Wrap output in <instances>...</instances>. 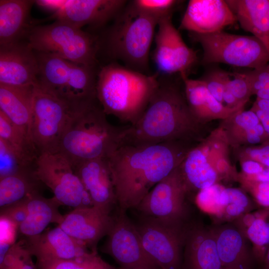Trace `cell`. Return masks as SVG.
Listing matches in <instances>:
<instances>
[{"label": "cell", "instance_id": "21", "mask_svg": "<svg viewBox=\"0 0 269 269\" xmlns=\"http://www.w3.org/2000/svg\"><path fill=\"white\" fill-rule=\"evenodd\" d=\"M212 229L188 227L182 269H223Z\"/></svg>", "mask_w": 269, "mask_h": 269}, {"label": "cell", "instance_id": "40", "mask_svg": "<svg viewBox=\"0 0 269 269\" xmlns=\"http://www.w3.org/2000/svg\"><path fill=\"white\" fill-rule=\"evenodd\" d=\"M237 181L243 190L249 192L258 205L263 208H269V182L247 179L238 173Z\"/></svg>", "mask_w": 269, "mask_h": 269}, {"label": "cell", "instance_id": "25", "mask_svg": "<svg viewBox=\"0 0 269 269\" xmlns=\"http://www.w3.org/2000/svg\"><path fill=\"white\" fill-rule=\"evenodd\" d=\"M219 126L224 131L233 149L269 142V134L257 115L250 109L236 111L221 120Z\"/></svg>", "mask_w": 269, "mask_h": 269}, {"label": "cell", "instance_id": "33", "mask_svg": "<svg viewBox=\"0 0 269 269\" xmlns=\"http://www.w3.org/2000/svg\"><path fill=\"white\" fill-rule=\"evenodd\" d=\"M245 218L243 231L253 244L254 261L263 265L269 246V208L247 213Z\"/></svg>", "mask_w": 269, "mask_h": 269}, {"label": "cell", "instance_id": "54", "mask_svg": "<svg viewBox=\"0 0 269 269\" xmlns=\"http://www.w3.org/2000/svg\"></svg>", "mask_w": 269, "mask_h": 269}, {"label": "cell", "instance_id": "47", "mask_svg": "<svg viewBox=\"0 0 269 269\" xmlns=\"http://www.w3.org/2000/svg\"><path fill=\"white\" fill-rule=\"evenodd\" d=\"M66 0H36L39 5L45 8L55 10L59 9L65 3Z\"/></svg>", "mask_w": 269, "mask_h": 269}, {"label": "cell", "instance_id": "45", "mask_svg": "<svg viewBox=\"0 0 269 269\" xmlns=\"http://www.w3.org/2000/svg\"><path fill=\"white\" fill-rule=\"evenodd\" d=\"M0 264L8 252L10 244L14 241V231L18 226L8 220L0 217Z\"/></svg>", "mask_w": 269, "mask_h": 269}, {"label": "cell", "instance_id": "53", "mask_svg": "<svg viewBox=\"0 0 269 269\" xmlns=\"http://www.w3.org/2000/svg\"><path fill=\"white\" fill-rule=\"evenodd\" d=\"M223 269H233L224 268Z\"/></svg>", "mask_w": 269, "mask_h": 269}, {"label": "cell", "instance_id": "7", "mask_svg": "<svg viewBox=\"0 0 269 269\" xmlns=\"http://www.w3.org/2000/svg\"><path fill=\"white\" fill-rule=\"evenodd\" d=\"M26 41L35 52L53 54L78 64L95 66L97 63L98 38L64 21L34 26Z\"/></svg>", "mask_w": 269, "mask_h": 269}, {"label": "cell", "instance_id": "51", "mask_svg": "<svg viewBox=\"0 0 269 269\" xmlns=\"http://www.w3.org/2000/svg\"><path fill=\"white\" fill-rule=\"evenodd\" d=\"M263 269H269V246L263 265Z\"/></svg>", "mask_w": 269, "mask_h": 269}, {"label": "cell", "instance_id": "36", "mask_svg": "<svg viewBox=\"0 0 269 269\" xmlns=\"http://www.w3.org/2000/svg\"><path fill=\"white\" fill-rule=\"evenodd\" d=\"M178 2L175 0H134L128 1L127 6L136 13L160 20L165 16L171 15Z\"/></svg>", "mask_w": 269, "mask_h": 269}, {"label": "cell", "instance_id": "39", "mask_svg": "<svg viewBox=\"0 0 269 269\" xmlns=\"http://www.w3.org/2000/svg\"><path fill=\"white\" fill-rule=\"evenodd\" d=\"M249 82L252 95L269 99V63L244 73Z\"/></svg>", "mask_w": 269, "mask_h": 269}, {"label": "cell", "instance_id": "42", "mask_svg": "<svg viewBox=\"0 0 269 269\" xmlns=\"http://www.w3.org/2000/svg\"><path fill=\"white\" fill-rule=\"evenodd\" d=\"M228 79L225 89L229 91L238 101L246 105L252 96L250 85L245 73H234Z\"/></svg>", "mask_w": 269, "mask_h": 269}, {"label": "cell", "instance_id": "37", "mask_svg": "<svg viewBox=\"0 0 269 269\" xmlns=\"http://www.w3.org/2000/svg\"><path fill=\"white\" fill-rule=\"evenodd\" d=\"M224 188L217 183L198 191L196 199L198 206L206 213L219 217L222 212L221 195Z\"/></svg>", "mask_w": 269, "mask_h": 269}, {"label": "cell", "instance_id": "23", "mask_svg": "<svg viewBox=\"0 0 269 269\" xmlns=\"http://www.w3.org/2000/svg\"><path fill=\"white\" fill-rule=\"evenodd\" d=\"M212 230L223 268L251 269L255 261L242 230L239 227L227 224Z\"/></svg>", "mask_w": 269, "mask_h": 269}, {"label": "cell", "instance_id": "32", "mask_svg": "<svg viewBox=\"0 0 269 269\" xmlns=\"http://www.w3.org/2000/svg\"><path fill=\"white\" fill-rule=\"evenodd\" d=\"M0 138L14 151L26 165L34 166L39 153L31 138L17 127L0 110Z\"/></svg>", "mask_w": 269, "mask_h": 269}, {"label": "cell", "instance_id": "46", "mask_svg": "<svg viewBox=\"0 0 269 269\" xmlns=\"http://www.w3.org/2000/svg\"><path fill=\"white\" fill-rule=\"evenodd\" d=\"M239 161L241 168L240 173L245 176L256 175L267 167L257 161L250 159L241 160Z\"/></svg>", "mask_w": 269, "mask_h": 269}, {"label": "cell", "instance_id": "1", "mask_svg": "<svg viewBox=\"0 0 269 269\" xmlns=\"http://www.w3.org/2000/svg\"><path fill=\"white\" fill-rule=\"evenodd\" d=\"M197 143L174 140L119 146L107 159L119 212L136 208L156 184L181 164Z\"/></svg>", "mask_w": 269, "mask_h": 269}, {"label": "cell", "instance_id": "44", "mask_svg": "<svg viewBox=\"0 0 269 269\" xmlns=\"http://www.w3.org/2000/svg\"><path fill=\"white\" fill-rule=\"evenodd\" d=\"M28 215L26 198L15 204L0 209V217L4 218L18 226Z\"/></svg>", "mask_w": 269, "mask_h": 269}, {"label": "cell", "instance_id": "14", "mask_svg": "<svg viewBox=\"0 0 269 269\" xmlns=\"http://www.w3.org/2000/svg\"><path fill=\"white\" fill-rule=\"evenodd\" d=\"M107 235L103 251L111 256L121 269H159L146 253L135 224L126 212H119L114 218Z\"/></svg>", "mask_w": 269, "mask_h": 269}, {"label": "cell", "instance_id": "19", "mask_svg": "<svg viewBox=\"0 0 269 269\" xmlns=\"http://www.w3.org/2000/svg\"><path fill=\"white\" fill-rule=\"evenodd\" d=\"M72 165L93 206L110 214L117 200L108 159L84 160Z\"/></svg>", "mask_w": 269, "mask_h": 269}, {"label": "cell", "instance_id": "29", "mask_svg": "<svg viewBox=\"0 0 269 269\" xmlns=\"http://www.w3.org/2000/svg\"><path fill=\"white\" fill-rule=\"evenodd\" d=\"M28 215L18 227L19 232L28 238L42 233L51 223L59 225L64 216L59 210L62 205L54 197L46 198L39 193L26 198Z\"/></svg>", "mask_w": 269, "mask_h": 269}, {"label": "cell", "instance_id": "41", "mask_svg": "<svg viewBox=\"0 0 269 269\" xmlns=\"http://www.w3.org/2000/svg\"><path fill=\"white\" fill-rule=\"evenodd\" d=\"M233 149L239 161L250 159L269 168V142L258 145L241 146Z\"/></svg>", "mask_w": 269, "mask_h": 269}, {"label": "cell", "instance_id": "17", "mask_svg": "<svg viewBox=\"0 0 269 269\" xmlns=\"http://www.w3.org/2000/svg\"><path fill=\"white\" fill-rule=\"evenodd\" d=\"M38 75L36 55L27 41L0 46V84L34 85Z\"/></svg>", "mask_w": 269, "mask_h": 269}, {"label": "cell", "instance_id": "15", "mask_svg": "<svg viewBox=\"0 0 269 269\" xmlns=\"http://www.w3.org/2000/svg\"><path fill=\"white\" fill-rule=\"evenodd\" d=\"M128 1L125 0H70L51 15L55 20L67 22L82 28L104 26L114 19Z\"/></svg>", "mask_w": 269, "mask_h": 269}, {"label": "cell", "instance_id": "34", "mask_svg": "<svg viewBox=\"0 0 269 269\" xmlns=\"http://www.w3.org/2000/svg\"><path fill=\"white\" fill-rule=\"evenodd\" d=\"M222 212L219 218L231 220L249 213L255 205L242 189L225 187L221 195Z\"/></svg>", "mask_w": 269, "mask_h": 269}, {"label": "cell", "instance_id": "9", "mask_svg": "<svg viewBox=\"0 0 269 269\" xmlns=\"http://www.w3.org/2000/svg\"><path fill=\"white\" fill-rule=\"evenodd\" d=\"M135 226L146 253L159 269H182L188 228L183 222L142 216Z\"/></svg>", "mask_w": 269, "mask_h": 269}, {"label": "cell", "instance_id": "49", "mask_svg": "<svg viewBox=\"0 0 269 269\" xmlns=\"http://www.w3.org/2000/svg\"><path fill=\"white\" fill-rule=\"evenodd\" d=\"M250 110L256 113L265 131L269 134V116L265 115L258 109L252 106Z\"/></svg>", "mask_w": 269, "mask_h": 269}, {"label": "cell", "instance_id": "28", "mask_svg": "<svg viewBox=\"0 0 269 269\" xmlns=\"http://www.w3.org/2000/svg\"><path fill=\"white\" fill-rule=\"evenodd\" d=\"M34 86H14L0 84V110L31 138Z\"/></svg>", "mask_w": 269, "mask_h": 269}, {"label": "cell", "instance_id": "20", "mask_svg": "<svg viewBox=\"0 0 269 269\" xmlns=\"http://www.w3.org/2000/svg\"><path fill=\"white\" fill-rule=\"evenodd\" d=\"M25 248L36 260L77 259L92 252L85 244L67 234L59 226L28 238Z\"/></svg>", "mask_w": 269, "mask_h": 269}, {"label": "cell", "instance_id": "30", "mask_svg": "<svg viewBox=\"0 0 269 269\" xmlns=\"http://www.w3.org/2000/svg\"><path fill=\"white\" fill-rule=\"evenodd\" d=\"M35 52L38 64L37 83L59 98L69 79L73 63L53 54Z\"/></svg>", "mask_w": 269, "mask_h": 269}, {"label": "cell", "instance_id": "5", "mask_svg": "<svg viewBox=\"0 0 269 269\" xmlns=\"http://www.w3.org/2000/svg\"><path fill=\"white\" fill-rule=\"evenodd\" d=\"M114 20L103 40H98L99 47L125 67L149 74L150 48L159 20L134 11L127 3Z\"/></svg>", "mask_w": 269, "mask_h": 269}, {"label": "cell", "instance_id": "38", "mask_svg": "<svg viewBox=\"0 0 269 269\" xmlns=\"http://www.w3.org/2000/svg\"><path fill=\"white\" fill-rule=\"evenodd\" d=\"M34 167L26 165L14 151L0 138V178Z\"/></svg>", "mask_w": 269, "mask_h": 269}, {"label": "cell", "instance_id": "12", "mask_svg": "<svg viewBox=\"0 0 269 269\" xmlns=\"http://www.w3.org/2000/svg\"><path fill=\"white\" fill-rule=\"evenodd\" d=\"M179 166L156 184L136 206L143 216L183 222L189 192Z\"/></svg>", "mask_w": 269, "mask_h": 269}, {"label": "cell", "instance_id": "52", "mask_svg": "<svg viewBox=\"0 0 269 269\" xmlns=\"http://www.w3.org/2000/svg\"><path fill=\"white\" fill-rule=\"evenodd\" d=\"M147 269L144 268H132V269Z\"/></svg>", "mask_w": 269, "mask_h": 269}, {"label": "cell", "instance_id": "3", "mask_svg": "<svg viewBox=\"0 0 269 269\" xmlns=\"http://www.w3.org/2000/svg\"><path fill=\"white\" fill-rule=\"evenodd\" d=\"M158 74H146L116 62L97 73V99L106 115L134 124L147 108L159 83Z\"/></svg>", "mask_w": 269, "mask_h": 269}, {"label": "cell", "instance_id": "48", "mask_svg": "<svg viewBox=\"0 0 269 269\" xmlns=\"http://www.w3.org/2000/svg\"><path fill=\"white\" fill-rule=\"evenodd\" d=\"M239 175L241 177L247 179L261 181V182H269V168L266 167L262 172L252 176H245L239 172Z\"/></svg>", "mask_w": 269, "mask_h": 269}, {"label": "cell", "instance_id": "11", "mask_svg": "<svg viewBox=\"0 0 269 269\" xmlns=\"http://www.w3.org/2000/svg\"><path fill=\"white\" fill-rule=\"evenodd\" d=\"M73 114L61 100L37 83L34 85L30 134L39 154L58 151L61 136Z\"/></svg>", "mask_w": 269, "mask_h": 269}, {"label": "cell", "instance_id": "27", "mask_svg": "<svg viewBox=\"0 0 269 269\" xmlns=\"http://www.w3.org/2000/svg\"><path fill=\"white\" fill-rule=\"evenodd\" d=\"M241 27L265 45L269 53V0H226Z\"/></svg>", "mask_w": 269, "mask_h": 269}, {"label": "cell", "instance_id": "16", "mask_svg": "<svg viewBox=\"0 0 269 269\" xmlns=\"http://www.w3.org/2000/svg\"><path fill=\"white\" fill-rule=\"evenodd\" d=\"M237 22L224 0H190L180 22L179 29L198 34L223 30Z\"/></svg>", "mask_w": 269, "mask_h": 269}, {"label": "cell", "instance_id": "31", "mask_svg": "<svg viewBox=\"0 0 269 269\" xmlns=\"http://www.w3.org/2000/svg\"><path fill=\"white\" fill-rule=\"evenodd\" d=\"M40 182L34 174V167L0 178V209L38 193Z\"/></svg>", "mask_w": 269, "mask_h": 269}, {"label": "cell", "instance_id": "8", "mask_svg": "<svg viewBox=\"0 0 269 269\" xmlns=\"http://www.w3.org/2000/svg\"><path fill=\"white\" fill-rule=\"evenodd\" d=\"M191 34L203 49L204 64L222 63L259 68L269 63V53L255 36L229 33L223 30L209 34Z\"/></svg>", "mask_w": 269, "mask_h": 269}, {"label": "cell", "instance_id": "18", "mask_svg": "<svg viewBox=\"0 0 269 269\" xmlns=\"http://www.w3.org/2000/svg\"><path fill=\"white\" fill-rule=\"evenodd\" d=\"M114 217L94 206L74 208L58 225L67 234L97 252L99 241L107 235Z\"/></svg>", "mask_w": 269, "mask_h": 269}, {"label": "cell", "instance_id": "22", "mask_svg": "<svg viewBox=\"0 0 269 269\" xmlns=\"http://www.w3.org/2000/svg\"><path fill=\"white\" fill-rule=\"evenodd\" d=\"M35 0H0V46L20 41L37 25L32 21L30 11Z\"/></svg>", "mask_w": 269, "mask_h": 269}, {"label": "cell", "instance_id": "50", "mask_svg": "<svg viewBox=\"0 0 269 269\" xmlns=\"http://www.w3.org/2000/svg\"><path fill=\"white\" fill-rule=\"evenodd\" d=\"M19 269H36L31 259L29 258Z\"/></svg>", "mask_w": 269, "mask_h": 269}, {"label": "cell", "instance_id": "43", "mask_svg": "<svg viewBox=\"0 0 269 269\" xmlns=\"http://www.w3.org/2000/svg\"><path fill=\"white\" fill-rule=\"evenodd\" d=\"M230 75L223 70H214L202 79L211 94L222 104L223 93Z\"/></svg>", "mask_w": 269, "mask_h": 269}, {"label": "cell", "instance_id": "2", "mask_svg": "<svg viewBox=\"0 0 269 269\" xmlns=\"http://www.w3.org/2000/svg\"><path fill=\"white\" fill-rule=\"evenodd\" d=\"M140 118L124 127L120 146H145L169 141L199 142L205 136L204 125L194 118L184 89L163 77Z\"/></svg>", "mask_w": 269, "mask_h": 269}, {"label": "cell", "instance_id": "24", "mask_svg": "<svg viewBox=\"0 0 269 269\" xmlns=\"http://www.w3.org/2000/svg\"><path fill=\"white\" fill-rule=\"evenodd\" d=\"M185 97L190 110L196 120L205 126L213 120H223L244 108H229L216 100L202 79L181 76Z\"/></svg>", "mask_w": 269, "mask_h": 269}, {"label": "cell", "instance_id": "35", "mask_svg": "<svg viewBox=\"0 0 269 269\" xmlns=\"http://www.w3.org/2000/svg\"><path fill=\"white\" fill-rule=\"evenodd\" d=\"M106 263L97 252H92L80 259L36 260L35 265L36 269H98Z\"/></svg>", "mask_w": 269, "mask_h": 269}, {"label": "cell", "instance_id": "4", "mask_svg": "<svg viewBox=\"0 0 269 269\" xmlns=\"http://www.w3.org/2000/svg\"><path fill=\"white\" fill-rule=\"evenodd\" d=\"M97 102L73 113L61 136L58 151L65 155L72 164L108 158L119 146L123 128L109 123Z\"/></svg>", "mask_w": 269, "mask_h": 269}, {"label": "cell", "instance_id": "10", "mask_svg": "<svg viewBox=\"0 0 269 269\" xmlns=\"http://www.w3.org/2000/svg\"><path fill=\"white\" fill-rule=\"evenodd\" d=\"M39 181L49 188L62 205L74 208L92 206L90 197L70 160L57 152L41 153L34 167Z\"/></svg>", "mask_w": 269, "mask_h": 269}, {"label": "cell", "instance_id": "6", "mask_svg": "<svg viewBox=\"0 0 269 269\" xmlns=\"http://www.w3.org/2000/svg\"><path fill=\"white\" fill-rule=\"evenodd\" d=\"M230 148L224 131L218 126L189 150L179 166L189 193L223 179L237 181L239 172L230 160Z\"/></svg>", "mask_w": 269, "mask_h": 269}, {"label": "cell", "instance_id": "13", "mask_svg": "<svg viewBox=\"0 0 269 269\" xmlns=\"http://www.w3.org/2000/svg\"><path fill=\"white\" fill-rule=\"evenodd\" d=\"M171 18L172 14L159 21L152 59L158 74L179 73L182 76L186 75L197 57L196 52L185 43L179 30L173 24Z\"/></svg>", "mask_w": 269, "mask_h": 269}, {"label": "cell", "instance_id": "26", "mask_svg": "<svg viewBox=\"0 0 269 269\" xmlns=\"http://www.w3.org/2000/svg\"><path fill=\"white\" fill-rule=\"evenodd\" d=\"M95 67L73 63L69 79L58 98L72 113L78 112L98 101L97 74Z\"/></svg>", "mask_w": 269, "mask_h": 269}]
</instances>
